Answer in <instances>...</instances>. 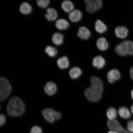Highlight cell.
<instances>
[{
  "label": "cell",
  "instance_id": "31",
  "mask_svg": "<svg viewBox=\"0 0 133 133\" xmlns=\"http://www.w3.org/2000/svg\"><path fill=\"white\" fill-rule=\"evenodd\" d=\"M108 133H119L116 131L114 130H111L109 131Z\"/></svg>",
  "mask_w": 133,
  "mask_h": 133
},
{
  "label": "cell",
  "instance_id": "3",
  "mask_svg": "<svg viewBox=\"0 0 133 133\" xmlns=\"http://www.w3.org/2000/svg\"><path fill=\"white\" fill-rule=\"evenodd\" d=\"M116 54L121 56L133 55V42L125 41L117 45L115 49Z\"/></svg>",
  "mask_w": 133,
  "mask_h": 133
},
{
  "label": "cell",
  "instance_id": "29",
  "mask_svg": "<svg viewBox=\"0 0 133 133\" xmlns=\"http://www.w3.org/2000/svg\"><path fill=\"white\" fill-rule=\"evenodd\" d=\"M6 118L5 116L3 114H1L0 116V125L2 126L5 123Z\"/></svg>",
  "mask_w": 133,
  "mask_h": 133
},
{
  "label": "cell",
  "instance_id": "24",
  "mask_svg": "<svg viewBox=\"0 0 133 133\" xmlns=\"http://www.w3.org/2000/svg\"><path fill=\"white\" fill-rule=\"evenodd\" d=\"M64 36L61 33H56L53 35L52 41L54 44L57 45L62 44L63 42Z\"/></svg>",
  "mask_w": 133,
  "mask_h": 133
},
{
  "label": "cell",
  "instance_id": "14",
  "mask_svg": "<svg viewBox=\"0 0 133 133\" xmlns=\"http://www.w3.org/2000/svg\"><path fill=\"white\" fill-rule=\"evenodd\" d=\"M96 46L99 50L101 51L106 50L109 47V44L105 38L100 37L96 42Z\"/></svg>",
  "mask_w": 133,
  "mask_h": 133
},
{
  "label": "cell",
  "instance_id": "2",
  "mask_svg": "<svg viewBox=\"0 0 133 133\" xmlns=\"http://www.w3.org/2000/svg\"><path fill=\"white\" fill-rule=\"evenodd\" d=\"M6 110L10 116H20L25 112V104L19 97L14 96L10 99L7 105Z\"/></svg>",
  "mask_w": 133,
  "mask_h": 133
},
{
  "label": "cell",
  "instance_id": "33",
  "mask_svg": "<svg viewBox=\"0 0 133 133\" xmlns=\"http://www.w3.org/2000/svg\"><path fill=\"white\" fill-rule=\"evenodd\" d=\"M131 112H132V114H133V104L131 107Z\"/></svg>",
  "mask_w": 133,
  "mask_h": 133
},
{
  "label": "cell",
  "instance_id": "16",
  "mask_svg": "<svg viewBox=\"0 0 133 133\" xmlns=\"http://www.w3.org/2000/svg\"><path fill=\"white\" fill-rule=\"evenodd\" d=\"M82 74V71L79 68L75 66L71 69L69 71V75L71 79H76L78 78Z\"/></svg>",
  "mask_w": 133,
  "mask_h": 133
},
{
  "label": "cell",
  "instance_id": "8",
  "mask_svg": "<svg viewBox=\"0 0 133 133\" xmlns=\"http://www.w3.org/2000/svg\"><path fill=\"white\" fill-rule=\"evenodd\" d=\"M121 75L119 71L116 69L111 70L108 72L107 78L109 82L114 83L120 79Z\"/></svg>",
  "mask_w": 133,
  "mask_h": 133
},
{
  "label": "cell",
  "instance_id": "26",
  "mask_svg": "<svg viewBox=\"0 0 133 133\" xmlns=\"http://www.w3.org/2000/svg\"><path fill=\"white\" fill-rule=\"evenodd\" d=\"M50 3L49 0H38L37 3L38 5L40 7L46 8L49 4Z\"/></svg>",
  "mask_w": 133,
  "mask_h": 133
},
{
  "label": "cell",
  "instance_id": "27",
  "mask_svg": "<svg viewBox=\"0 0 133 133\" xmlns=\"http://www.w3.org/2000/svg\"><path fill=\"white\" fill-rule=\"evenodd\" d=\"M30 133H42V130L39 126H34L31 128Z\"/></svg>",
  "mask_w": 133,
  "mask_h": 133
},
{
  "label": "cell",
  "instance_id": "12",
  "mask_svg": "<svg viewBox=\"0 0 133 133\" xmlns=\"http://www.w3.org/2000/svg\"><path fill=\"white\" fill-rule=\"evenodd\" d=\"M57 90V86L54 83L52 82H48L44 87L45 92L50 96L54 95L56 94Z\"/></svg>",
  "mask_w": 133,
  "mask_h": 133
},
{
  "label": "cell",
  "instance_id": "32",
  "mask_svg": "<svg viewBox=\"0 0 133 133\" xmlns=\"http://www.w3.org/2000/svg\"><path fill=\"white\" fill-rule=\"evenodd\" d=\"M131 97H132V98L133 101V89L131 91Z\"/></svg>",
  "mask_w": 133,
  "mask_h": 133
},
{
  "label": "cell",
  "instance_id": "15",
  "mask_svg": "<svg viewBox=\"0 0 133 133\" xmlns=\"http://www.w3.org/2000/svg\"><path fill=\"white\" fill-rule=\"evenodd\" d=\"M118 113L119 116L124 119H128L131 116L130 111L125 106H122L119 108L118 110Z\"/></svg>",
  "mask_w": 133,
  "mask_h": 133
},
{
  "label": "cell",
  "instance_id": "11",
  "mask_svg": "<svg viewBox=\"0 0 133 133\" xmlns=\"http://www.w3.org/2000/svg\"><path fill=\"white\" fill-rule=\"evenodd\" d=\"M91 35L90 31L87 28L84 26L79 28L77 33V36L81 39L87 40L90 37Z\"/></svg>",
  "mask_w": 133,
  "mask_h": 133
},
{
  "label": "cell",
  "instance_id": "25",
  "mask_svg": "<svg viewBox=\"0 0 133 133\" xmlns=\"http://www.w3.org/2000/svg\"><path fill=\"white\" fill-rule=\"evenodd\" d=\"M45 52L51 57H54L57 54V51L55 48L50 46H48L45 49Z\"/></svg>",
  "mask_w": 133,
  "mask_h": 133
},
{
  "label": "cell",
  "instance_id": "6",
  "mask_svg": "<svg viewBox=\"0 0 133 133\" xmlns=\"http://www.w3.org/2000/svg\"><path fill=\"white\" fill-rule=\"evenodd\" d=\"M86 9L88 12L94 13L102 7V0H85Z\"/></svg>",
  "mask_w": 133,
  "mask_h": 133
},
{
  "label": "cell",
  "instance_id": "18",
  "mask_svg": "<svg viewBox=\"0 0 133 133\" xmlns=\"http://www.w3.org/2000/svg\"><path fill=\"white\" fill-rule=\"evenodd\" d=\"M46 12L47 13L45 14V17L48 21H54L57 18V12L54 8H48L46 11Z\"/></svg>",
  "mask_w": 133,
  "mask_h": 133
},
{
  "label": "cell",
  "instance_id": "30",
  "mask_svg": "<svg viewBox=\"0 0 133 133\" xmlns=\"http://www.w3.org/2000/svg\"><path fill=\"white\" fill-rule=\"evenodd\" d=\"M130 75L131 79L133 80V66L131 67L130 70Z\"/></svg>",
  "mask_w": 133,
  "mask_h": 133
},
{
  "label": "cell",
  "instance_id": "4",
  "mask_svg": "<svg viewBox=\"0 0 133 133\" xmlns=\"http://www.w3.org/2000/svg\"><path fill=\"white\" fill-rule=\"evenodd\" d=\"M12 88L9 81L4 77L0 79V99L4 101L11 94Z\"/></svg>",
  "mask_w": 133,
  "mask_h": 133
},
{
  "label": "cell",
  "instance_id": "19",
  "mask_svg": "<svg viewBox=\"0 0 133 133\" xmlns=\"http://www.w3.org/2000/svg\"><path fill=\"white\" fill-rule=\"evenodd\" d=\"M57 64L58 66L61 69H66L69 66V59L66 56H63L58 60Z\"/></svg>",
  "mask_w": 133,
  "mask_h": 133
},
{
  "label": "cell",
  "instance_id": "9",
  "mask_svg": "<svg viewBox=\"0 0 133 133\" xmlns=\"http://www.w3.org/2000/svg\"><path fill=\"white\" fill-rule=\"evenodd\" d=\"M115 33L116 37L120 39H124L128 36V30L125 26H118L115 30Z\"/></svg>",
  "mask_w": 133,
  "mask_h": 133
},
{
  "label": "cell",
  "instance_id": "5",
  "mask_svg": "<svg viewBox=\"0 0 133 133\" xmlns=\"http://www.w3.org/2000/svg\"><path fill=\"white\" fill-rule=\"evenodd\" d=\"M42 114L46 121L51 123H53L56 120H59L61 118V113L56 112L51 109H46L43 110Z\"/></svg>",
  "mask_w": 133,
  "mask_h": 133
},
{
  "label": "cell",
  "instance_id": "7",
  "mask_svg": "<svg viewBox=\"0 0 133 133\" xmlns=\"http://www.w3.org/2000/svg\"><path fill=\"white\" fill-rule=\"evenodd\" d=\"M107 126L111 130L115 131L119 133H131L123 127L117 120H109L107 122Z\"/></svg>",
  "mask_w": 133,
  "mask_h": 133
},
{
  "label": "cell",
  "instance_id": "20",
  "mask_svg": "<svg viewBox=\"0 0 133 133\" xmlns=\"http://www.w3.org/2000/svg\"><path fill=\"white\" fill-rule=\"evenodd\" d=\"M61 6L63 10L66 12L70 13L74 10V5L69 1H65L63 2Z\"/></svg>",
  "mask_w": 133,
  "mask_h": 133
},
{
  "label": "cell",
  "instance_id": "1",
  "mask_svg": "<svg viewBox=\"0 0 133 133\" xmlns=\"http://www.w3.org/2000/svg\"><path fill=\"white\" fill-rule=\"evenodd\" d=\"M90 81L91 86L85 91V95L91 102H98L102 97L103 91V84L99 78L95 76L91 78Z\"/></svg>",
  "mask_w": 133,
  "mask_h": 133
},
{
  "label": "cell",
  "instance_id": "28",
  "mask_svg": "<svg viewBox=\"0 0 133 133\" xmlns=\"http://www.w3.org/2000/svg\"><path fill=\"white\" fill-rule=\"evenodd\" d=\"M126 128L129 132L133 133V121H130L128 122Z\"/></svg>",
  "mask_w": 133,
  "mask_h": 133
},
{
  "label": "cell",
  "instance_id": "23",
  "mask_svg": "<svg viewBox=\"0 0 133 133\" xmlns=\"http://www.w3.org/2000/svg\"><path fill=\"white\" fill-rule=\"evenodd\" d=\"M31 11L32 8L30 5L26 2L23 3L20 7V11L23 14H29L31 12Z\"/></svg>",
  "mask_w": 133,
  "mask_h": 133
},
{
  "label": "cell",
  "instance_id": "21",
  "mask_svg": "<svg viewBox=\"0 0 133 133\" xmlns=\"http://www.w3.org/2000/svg\"><path fill=\"white\" fill-rule=\"evenodd\" d=\"M106 115L109 121L115 120L117 116V111L114 107H109L106 112Z\"/></svg>",
  "mask_w": 133,
  "mask_h": 133
},
{
  "label": "cell",
  "instance_id": "17",
  "mask_svg": "<svg viewBox=\"0 0 133 133\" xmlns=\"http://www.w3.org/2000/svg\"><path fill=\"white\" fill-rule=\"evenodd\" d=\"M95 28L96 31L101 34L105 32L107 29L106 25L102 21L99 19L96 21Z\"/></svg>",
  "mask_w": 133,
  "mask_h": 133
},
{
  "label": "cell",
  "instance_id": "10",
  "mask_svg": "<svg viewBox=\"0 0 133 133\" xmlns=\"http://www.w3.org/2000/svg\"><path fill=\"white\" fill-rule=\"evenodd\" d=\"M92 65L97 69H103L106 64V61L104 58L101 56H98L95 57L93 59Z\"/></svg>",
  "mask_w": 133,
  "mask_h": 133
},
{
  "label": "cell",
  "instance_id": "22",
  "mask_svg": "<svg viewBox=\"0 0 133 133\" xmlns=\"http://www.w3.org/2000/svg\"><path fill=\"white\" fill-rule=\"evenodd\" d=\"M69 24L65 19H61L56 22V26L58 29L62 30L67 29L69 26Z\"/></svg>",
  "mask_w": 133,
  "mask_h": 133
},
{
  "label": "cell",
  "instance_id": "13",
  "mask_svg": "<svg viewBox=\"0 0 133 133\" xmlns=\"http://www.w3.org/2000/svg\"><path fill=\"white\" fill-rule=\"evenodd\" d=\"M82 17V12L79 10L74 9L69 13L70 19L73 22H78L81 20Z\"/></svg>",
  "mask_w": 133,
  "mask_h": 133
}]
</instances>
